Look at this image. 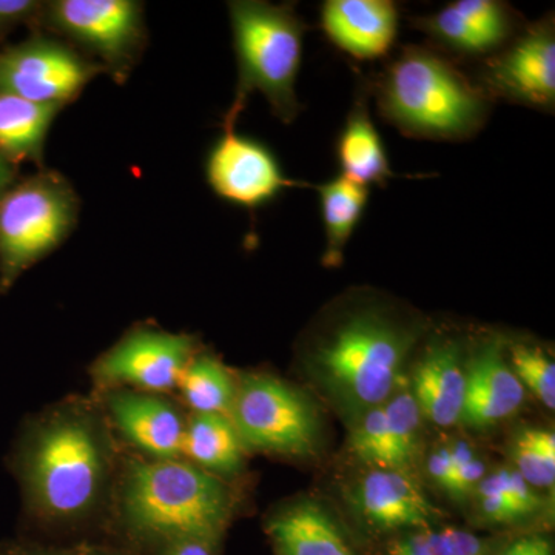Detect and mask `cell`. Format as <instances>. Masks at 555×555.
I'll list each match as a JSON object with an SVG mask.
<instances>
[{"instance_id": "32", "label": "cell", "mask_w": 555, "mask_h": 555, "mask_svg": "<svg viewBox=\"0 0 555 555\" xmlns=\"http://www.w3.org/2000/svg\"><path fill=\"white\" fill-rule=\"evenodd\" d=\"M500 477L516 521L540 509L542 499L516 469H500Z\"/></svg>"}, {"instance_id": "33", "label": "cell", "mask_w": 555, "mask_h": 555, "mask_svg": "<svg viewBox=\"0 0 555 555\" xmlns=\"http://www.w3.org/2000/svg\"><path fill=\"white\" fill-rule=\"evenodd\" d=\"M46 3L36 0H0V38L11 30L35 20Z\"/></svg>"}, {"instance_id": "19", "label": "cell", "mask_w": 555, "mask_h": 555, "mask_svg": "<svg viewBox=\"0 0 555 555\" xmlns=\"http://www.w3.org/2000/svg\"><path fill=\"white\" fill-rule=\"evenodd\" d=\"M337 156L343 175L369 188L393 178L383 139L369 113L366 100L357 101L339 133Z\"/></svg>"}, {"instance_id": "37", "label": "cell", "mask_w": 555, "mask_h": 555, "mask_svg": "<svg viewBox=\"0 0 555 555\" xmlns=\"http://www.w3.org/2000/svg\"><path fill=\"white\" fill-rule=\"evenodd\" d=\"M540 540H542V537H524V539L517 540L507 547L502 555H532L535 553Z\"/></svg>"}, {"instance_id": "3", "label": "cell", "mask_w": 555, "mask_h": 555, "mask_svg": "<svg viewBox=\"0 0 555 555\" xmlns=\"http://www.w3.org/2000/svg\"><path fill=\"white\" fill-rule=\"evenodd\" d=\"M422 327L377 301L335 313L310 349V367L345 406H382L400 385L401 371Z\"/></svg>"}, {"instance_id": "36", "label": "cell", "mask_w": 555, "mask_h": 555, "mask_svg": "<svg viewBox=\"0 0 555 555\" xmlns=\"http://www.w3.org/2000/svg\"><path fill=\"white\" fill-rule=\"evenodd\" d=\"M219 543L207 540H181L150 555H218Z\"/></svg>"}, {"instance_id": "28", "label": "cell", "mask_w": 555, "mask_h": 555, "mask_svg": "<svg viewBox=\"0 0 555 555\" xmlns=\"http://www.w3.org/2000/svg\"><path fill=\"white\" fill-rule=\"evenodd\" d=\"M511 369L525 387L547 409L555 408V364L540 346L514 343L509 346Z\"/></svg>"}, {"instance_id": "38", "label": "cell", "mask_w": 555, "mask_h": 555, "mask_svg": "<svg viewBox=\"0 0 555 555\" xmlns=\"http://www.w3.org/2000/svg\"><path fill=\"white\" fill-rule=\"evenodd\" d=\"M13 164H11L10 160L7 159L2 153H0V195H2L3 192H7V190L11 188V184H13Z\"/></svg>"}, {"instance_id": "2", "label": "cell", "mask_w": 555, "mask_h": 555, "mask_svg": "<svg viewBox=\"0 0 555 555\" xmlns=\"http://www.w3.org/2000/svg\"><path fill=\"white\" fill-rule=\"evenodd\" d=\"M233 514L222 478L184 459L130 456L120 462L105 531L131 554L150 555L181 540L219 543Z\"/></svg>"}, {"instance_id": "30", "label": "cell", "mask_w": 555, "mask_h": 555, "mask_svg": "<svg viewBox=\"0 0 555 555\" xmlns=\"http://www.w3.org/2000/svg\"><path fill=\"white\" fill-rule=\"evenodd\" d=\"M350 452L361 462L385 469L386 466V418L382 406L364 412L353 427L349 440Z\"/></svg>"}, {"instance_id": "5", "label": "cell", "mask_w": 555, "mask_h": 555, "mask_svg": "<svg viewBox=\"0 0 555 555\" xmlns=\"http://www.w3.org/2000/svg\"><path fill=\"white\" fill-rule=\"evenodd\" d=\"M229 14L238 83L224 127H235L255 91L266 98L275 118L294 122L301 112L297 79L305 49V22L291 3L275 5L262 0H233Z\"/></svg>"}, {"instance_id": "8", "label": "cell", "mask_w": 555, "mask_h": 555, "mask_svg": "<svg viewBox=\"0 0 555 555\" xmlns=\"http://www.w3.org/2000/svg\"><path fill=\"white\" fill-rule=\"evenodd\" d=\"M198 350L193 335L133 327L94 360L91 379L101 393L131 389L166 396L177 389L182 372Z\"/></svg>"}, {"instance_id": "4", "label": "cell", "mask_w": 555, "mask_h": 555, "mask_svg": "<svg viewBox=\"0 0 555 555\" xmlns=\"http://www.w3.org/2000/svg\"><path fill=\"white\" fill-rule=\"evenodd\" d=\"M379 112L401 133L463 141L483 129L492 98L454 62L430 47L411 46L390 62L377 86Z\"/></svg>"}, {"instance_id": "29", "label": "cell", "mask_w": 555, "mask_h": 555, "mask_svg": "<svg viewBox=\"0 0 555 555\" xmlns=\"http://www.w3.org/2000/svg\"><path fill=\"white\" fill-rule=\"evenodd\" d=\"M0 555H133L112 540L49 542L31 537L0 540Z\"/></svg>"}, {"instance_id": "17", "label": "cell", "mask_w": 555, "mask_h": 555, "mask_svg": "<svg viewBox=\"0 0 555 555\" xmlns=\"http://www.w3.org/2000/svg\"><path fill=\"white\" fill-rule=\"evenodd\" d=\"M353 503L369 524L385 531H422L440 516L411 474L401 470L372 469L357 485Z\"/></svg>"}, {"instance_id": "20", "label": "cell", "mask_w": 555, "mask_h": 555, "mask_svg": "<svg viewBox=\"0 0 555 555\" xmlns=\"http://www.w3.org/2000/svg\"><path fill=\"white\" fill-rule=\"evenodd\" d=\"M244 449L229 416L193 414L188 418L182 459L219 478L235 476L244 466Z\"/></svg>"}, {"instance_id": "18", "label": "cell", "mask_w": 555, "mask_h": 555, "mask_svg": "<svg viewBox=\"0 0 555 555\" xmlns=\"http://www.w3.org/2000/svg\"><path fill=\"white\" fill-rule=\"evenodd\" d=\"M266 532L278 555H356L331 514L313 500L281 507Z\"/></svg>"}, {"instance_id": "31", "label": "cell", "mask_w": 555, "mask_h": 555, "mask_svg": "<svg viewBox=\"0 0 555 555\" xmlns=\"http://www.w3.org/2000/svg\"><path fill=\"white\" fill-rule=\"evenodd\" d=\"M478 505L486 520L494 524H511L516 521L509 502H507L505 489H503L500 470L485 477L477 486Z\"/></svg>"}, {"instance_id": "34", "label": "cell", "mask_w": 555, "mask_h": 555, "mask_svg": "<svg viewBox=\"0 0 555 555\" xmlns=\"http://www.w3.org/2000/svg\"><path fill=\"white\" fill-rule=\"evenodd\" d=\"M485 477V462L476 455L473 460L466 462L465 465L456 467L448 494L455 496V499H463V496L469 495L474 489H477V486L481 483Z\"/></svg>"}, {"instance_id": "15", "label": "cell", "mask_w": 555, "mask_h": 555, "mask_svg": "<svg viewBox=\"0 0 555 555\" xmlns=\"http://www.w3.org/2000/svg\"><path fill=\"white\" fill-rule=\"evenodd\" d=\"M400 11L390 0H327L321 27L337 49L360 61L386 56L396 43Z\"/></svg>"}, {"instance_id": "25", "label": "cell", "mask_w": 555, "mask_h": 555, "mask_svg": "<svg viewBox=\"0 0 555 555\" xmlns=\"http://www.w3.org/2000/svg\"><path fill=\"white\" fill-rule=\"evenodd\" d=\"M412 25L430 38L437 39L438 42L447 43L451 49L463 51V53L485 54L506 43L494 33L478 27L473 21L463 16L455 9L454 3H449L444 9L429 16L415 17Z\"/></svg>"}, {"instance_id": "39", "label": "cell", "mask_w": 555, "mask_h": 555, "mask_svg": "<svg viewBox=\"0 0 555 555\" xmlns=\"http://www.w3.org/2000/svg\"><path fill=\"white\" fill-rule=\"evenodd\" d=\"M532 555H553L551 554V546L547 540H540L539 546H537L535 553Z\"/></svg>"}, {"instance_id": "35", "label": "cell", "mask_w": 555, "mask_h": 555, "mask_svg": "<svg viewBox=\"0 0 555 555\" xmlns=\"http://www.w3.org/2000/svg\"><path fill=\"white\" fill-rule=\"evenodd\" d=\"M455 469L456 463L451 447L438 448L437 451L430 455L429 462H427V470H429L430 478L447 492L449 488H451Z\"/></svg>"}, {"instance_id": "26", "label": "cell", "mask_w": 555, "mask_h": 555, "mask_svg": "<svg viewBox=\"0 0 555 555\" xmlns=\"http://www.w3.org/2000/svg\"><path fill=\"white\" fill-rule=\"evenodd\" d=\"M516 470L532 488H554L555 436L553 430L525 429L513 447Z\"/></svg>"}, {"instance_id": "13", "label": "cell", "mask_w": 555, "mask_h": 555, "mask_svg": "<svg viewBox=\"0 0 555 555\" xmlns=\"http://www.w3.org/2000/svg\"><path fill=\"white\" fill-rule=\"evenodd\" d=\"M113 430L141 456L182 459L188 418L163 393L113 389L100 400Z\"/></svg>"}, {"instance_id": "9", "label": "cell", "mask_w": 555, "mask_h": 555, "mask_svg": "<svg viewBox=\"0 0 555 555\" xmlns=\"http://www.w3.org/2000/svg\"><path fill=\"white\" fill-rule=\"evenodd\" d=\"M51 28L100 60L116 79H126L145 43L144 7L134 0H56L43 5Z\"/></svg>"}, {"instance_id": "27", "label": "cell", "mask_w": 555, "mask_h": 555, "mask_svg": "<svg viewBox=\"0 0 555 555\" xmlns=\"http://www.w3.org/2000/svg\"><path fill=\"white\" fill-rule=\"evenodd\" d=\"M385 555H485V551L477 535L447 528L409 532L390 543Z\"/></svg>"}, {"instance_id": "7", "label": "cell", "mask_w": 555, "mask_h": 555, "mask_svg": "<svg viewBox=\"0 0 555 555\" xmlns=\"http://www.w3.org/2000/svg\"><path fill=\"white\" fill-rule=\"evenodd\" d=\"M230 422L244 449L305 459L320 444V415L297 387L275 375H243L236 382Z\"/></svg>"}, {"instance_id": "21", "label": "cell", "mask_w": 555, "mask_h": 555, "mask_svg": "<svg viewBox=\"0 0 555 555\" xmlns=\"http://www.w3.org/2000/svg\"><path fill=\"white\" fill-rule=\"evenodd\" d=\"M61 109L0 93V153L11 164L42 160L47 134Z\"/></svg>"}, {"instance_id": "11", "label": "cell", "mask_w": 555, "mask_h": 555, "mask_svg": "<svg viewBox=\"0 0 555 555\" xmlns=\"http://www.w3.org/2000/svg\"><path fill=\"white\" fill-rule=\"evenodd\" d=\"M481 89L489 96L553 112L555 27L553 16L529 25L499 54L486 61Z\"/></svg>"}, {"instance_id": "6", "label": "cell", "mask_w": 555, "mask_h": 555, "mask_svg": "<svg viewBox=\"0 0 555 555\" xmlns=\"http://www.w3.org/2000/svg\"><path fill=\"white\" fill-rule=\"evenodd\" d=\"M79 199L57 171H40L0 195V292H9L76 228Z\"/></svg>"}, {"instance_id": "24", "label": "cell", "mask_w": 555, "mask_h": 555, "mask_svg": "<svg viewBox=\"0 0 555 555\" xmlns=\"http://www.w3.org/2000/svg\"><path fill=\"white\" fill-rule=\"evenodd\" d=\"M386 466L385 469L411 474L418 455L422 412L408 385L400 382L386 403Z\"/></svg>"}, {"instance_id": "23", "label": "cell", "mask_w": 555, "mask_h": 555, "mask_svg": "<svg viewBox=\"0 0 555 555\" xmlns=\"http://www.w3.org/2000/svg\"><path fill=\"white\" fill-rule=\"evenodd\" d=\"M177 389L193 414L229 416L236 379L219 358L198 350L182 372Z\"/></svg>"}, {"instance_id": "10", "label": "cell", "mask_w": 555, "mask_h": 555, "mask_svg": "<svg viewBox=\"0 0 555 555\" xmlns=\"http://www.w3.org/2000/svg\"><path fill=\"white\" fill-rule=\"evenodd\" d=\"M101 72L60 40L33 38L0 51V93L64 108Z\"/></svg>"}, {"instance_id": "14", "label": "cell", "mask_w": 555, "mask_h": 555, "mask_svg": "<svg viewBox=\"0 0 555 555\" xmlns=\"http://www.w3.org/2000/svg\"><path fill=\"white\" fill-rule=\"evenodd\" d=\"M526 390L505 358L500 337L486 338L466 363V392L462 423L485 429L517 414Z\"/></svg>"}, {"instance_id": "16", "label": "cell", "mask_w": 555, "mask_h": 555, "mask_svg": "<svg viewBox=\"0 0 555 555\" xmlns=\"http://www.w3.org/2000/svg\"><path fill=\"white\" fill-rule=\"evenodd\" d=\"M411 392L422 416L434 425L449 427L462 423L466 366L459 339H430L416 363Z\"/></svg>"}, {"instance_id": "12", "label": "cell", "mask_w": 555, "mask_h": 555, "mask_svg": "<svg viewBox=\"0 0 555 555\" xmlns=\"http://www.w3.org/2000/svg\"><path fill=\"white\" fill-rule=\"evenodd\" d=\"M206 175L218 196L248 208L264 206L281 190L299 185L286 178L268 147L240 137L235 127H224V133L208 153Z\"/></svg>"}, {"instance_id": "1", "label": "cell", "mask_w": 555, "mask_h": 555, "mask_svg": "<svg viewBox=\"0 0 555 555\" xmlns=\"http://www.w3.org/2000/svg\"><path fill=\"white\" fill-rule=\"evenodd\" d=\"M120 462L100 400L72 397L25 416L5 463L28 531L61 537L105 529Z\"/></svg>"}, {"instance_id": "22", "label": "cell", "mask_w": 555, "mask_h": 555, "mask_svg": "<svg viewBox=\"0 0 555 555\" xmlns=\"http://www.w3.org/2000/svg\"><path fill=\"white\" fill-rule=\"evenodd\" d=\"M320 195L321 215L324 224V268H339L345 258V248L369 201V188L357 184L345 177H337L313 188Z\"/></svg>"}]
</instances>
